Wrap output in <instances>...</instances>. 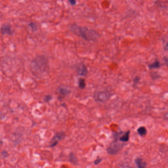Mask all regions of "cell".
Here are the masks:
<instances>
[{
  "label": "cell",
  "instance_id": "cell-1",
  "mask_svg": "<svg viewBox=\"0 0 168 168\" xmlns=\"http://www.w3.org/2000/svg\"><path fill=\"white\" fill-rule=\"evenodd\" d=\"M30 67L35 75H42L46 72L48 68V59L44 56H38L32 60Z\"/></svg>",
  "mask_w": 168,
  "mask_h": 168
},
{
  "label": "cell",
  "instance_id": "cell-2",
  "mask_svg": "<svg viewBox=\"0 0 168 168\" xmlns=\"http://www.w3.org/2000/svg\"><path fill=\"white\" fill-rule=\"evenodd\" d=\"M71 30L73 33L87 41H93L96 40L99 37V34L95 31L86 27L72 25Z\"/></svg>",
  "mask_w": 168,
  "mask_h": 168
},
{
  "label": "cell",
  "instance_id": "cell-3",
  "mask_svg": "<svg viewBox=\"0 0 168 168\" xmlns=\"http://www.w3.org/2000/svg\"><path fill=\"white\" fill-rule=\"evenodd\" d=\"M123 144L119 143L117 140L110 143L108 147L107 151L111 155H115L117 154L123 148Z\"/></svg>",
  "mask_w": 168,
  "mask_h": 168
},
{
  "label": "cell",
  "instance_id": "cell-4",
  "mask_svg": "<svg viewBox=\"0 0 168 168\" xmlns=\"http://www.w3.org/2000/svg\"><path fill=\"white\" fill-rule=\"evenodd\" d=\"M65 133L63 132H60L56 133L54 136L49 143V147L54 148L56 146L59 141L65 138Z\"/></svg>",
  "mask_w": 168,
  "mask_h": 168
},
{
  "label": "cell",
  "instance_id": "cell-5",
  "mask_svg": "<svg viewBox=\"0 0 168 168\" xmlns=\"http://www.w3.org/2000/svg\"><path fill=\"white\" fill-rule=\"evenodd\" d=\"M111 94L107 91H103L96 93L94 96L95 99L96 101L100 102H104L107 101L110 97Z\"/></svg>",
  "mask_w": 168,
  "mask_h": 168
},
{
  "label": "cell",
  "instance_id": "cell-6",
  "mask_svg": "<svg viewBox=\"0 0 168 168\" xmlns=\"http://www.w3.org/2000/svg\"><path fill=\"white\" fill-rule=\"evenodd\" d=\"M0 32L3 35H11L13 33L11 26L8 23H5L1 26L0 28Z\"/></svg>",
  "mask_w": 168,
  "mask_h": 168
},
{
  "label": "cell",
  "instance_id": "cell-7",
  "mask_svg": "<svg viewBox=\"0 0 168 168\" xmlns=\"http://www.w3.org/2000/svg\"><path fill=\"white\" fill-rule=\"evenodd\" d=\"M76 70L78 74L80 76H86L88 73L87 68L83 64L78 65L76 67Z\"/></svg>",
  "mask_w": 168,
  "mask_h": 168
},
{
  "label": "cell",
  "instance_id": "cell-8",
  "mask_svg": "<svg viewBox=\"0 0 168 168\" xmlns=\"http://www.w3.org/2000/svg\"><path fill=\"white\" fill-rule=\"evenodd\" d=\"M135 163L138 168H145L146 164L142 158L137 157L135 159Z\"/></svg>",
  "mask_w": 168,
  "mask_h": 168
},
{
  "label": "cell",
  "instance_id": "cell-9",
  "mask_svg": "<svg viewBox=\"0 0 168 168\" xmlns=\"http://www.w3.org/2000/svg\"><path fill=\"white\" fill-rule=\"evenodd\" d=\"M130 131H127L125 133L122 135L119 139V140L120 142H126L129 141V135H130Z\"/></svg>",
  "mask_w": 168,
  "mask_h": 168
},
{
  "label": "cell",
  "instance_id": "cell-10",
  "mask_svg": "<svg viewBox=\"0 0 168 168\" xmlns=\"http://www.w3.org/2000/svg\"><path fill=\"white\" fill-rule=\"evenodd\" d=\"M69 161L72 163L74 165H77L78 164V160L77 159V157H76L75 154H74L73 153H71L69 154Z\"/></svg>",
  "mask_w": 168,
  "mask_h": 168
},
{
  "label": "cell",
  "instance_id": "cell-11",
  "mask_svg": "<svg viewBox=\"0 0 168 168\" xmlns=\"http://www.w3.org/2000/svg\"><path fill=\"white\" fill-rule=\"evenodd\" d=\"M149 68L151 69H157L161 67V64L160 61L158 60H155L154 62L151 63V64H149Z\"/></svg>",
  "mask_w": 168,
  "mask_h": 168
},
{
  "label": "cell",
  "instance_id": "cell-12",
  "mask_svg": "<svg viewBox=\"0 0 168 168\" xmlns=\"http://www.w3.org/2000/svg\"><path fill=\"white\" fill-rule=\"evenodd\" d=\"M138 134L141 136H144L147 133V129L144 126H141L137 129Z\"/></svg>",
  "mask_w": 168,
  "mask_h": 168
},
{
  "label": "cell",
  "instance_id": "cell-13",
  "mask_svg": "<svg viewBox=\"0 0 168 168\" xmlns=\"http://www.w3.org/2000/svg\"><path fill=\"white\" fill-rule=\"evenodd\" d=\"M58 92L62 95H67L70 92V91L68 89L62 87L59 88Z\"/></svg>",
  "mask_w": 168,
  "mask_h": 168
},
{
  "label": "cell",
  "instance_id": "cell-14",
  "mask_svg": "<svg viewBox=\"0 0 168 168\" xmlns=\"http://www.w3.org/2000/svg\"><path fill=\"white\" fill-rule=\"evenodd\" d=\"M78 86H79V87L80 88V89H84L86 87V82H85V79H82V78L79 79V81H78Z\"/></svg>",
  "mask_w": 168,
  "mask_h": 168
},
{
  "label": "cell",
  "instance_id": "cell-15",
  "mask_svg": "<svg viewBox=\"0 0 168 168\" xmlns=\"http://www.w3.org/2000/svg\"><path fill=\"white\" fill-rule=\"evenodd\" d=\"M52 97L51 96V95H45L44 96L43 100L45 102H48L50 101L52 99Z\"/></svg>",
  "mask_w": 168,
  "mask_h": 168
},
{
  "label": "cell",
  "instance_id": "cell-16",
  "mask_svg": "<svg viewBox=\"0 0 168 168\" xmlns=\"http://www.w3.org/2000/svg\"><path fill=\"white\" fill-rule=\"evenodd\" d=\"M29 26L33 30H36V28H37V26H36V24L34 23V22H31L29 24Z\"/></svg>",
  "mask_w": 168,
  "mask_h": 168
},
{
  "label": "cell",
  "instance_id": "cell-17",
  "mask_svg": "<svg viewBox=\"0 0 168 168\" xmlns=\"http://www.w3.org/2000/svg\"><path fill=\"white\" fill-rule=\"evenodd\" d=\"M163 60V61L165 63V64L167 66H168V57L167 56L164 57Z\"/></svg>",
  "mask_w": 168,
  "mask_h": 168
},
{
  "label": "cell",
  "instance_id": "cell-18",
  "mask_svg": "<svg viewBox=\"0 0 168 168\" xmlns=\"http://www.w3.org/2000/svg\"><path fill=\"white\" fill-rule=\"evenodd\" d=\"M68 1L72 6H75L76 4V0H68Z\"/></svg>",
  "mask_w": 168,
  "mask_h": 168
},
{
  "label": "cell",
  "instance_id": "cell-19",
  "mask_svg": "<svg viewBox=\"0 0 168 168\" xmlns=\"http://www.w3.org/2000/svg\"><path fill=\"white\" fill-rule=\"evenodd\" d=\"M101 161H102V159H100V158L97 159L94 161V165H98L101 162Z\"/></svg>",
  "mask_w": 168,
  "mask_h": 168
},
{
  "label": "cell",
  "instance_id": "cell-20",
  "mask_svg": "<svg viewBox=\"0 0 168 168\" xmlns=\"http://www.w3.org/2000/svg\"><path fill=\"white\" fill-rule=\"evenodd\" d=\"M140 80V78L139 77H136L135 78L134 80V84H136V83H138V82H139Z\"/></svg>",
  "mask_w": 168,
  "mask_h": 168
},
{
  "label": "cell",
  "instance_id": "cell-21",
  "mask_svg": "<svg viewBox=\"0 0 168 168\" xmlns=\"http://www.w3.org/2000/svg\"><path fill=\"white\" fill-rule=\"evenodd\" d=\"M165 50L168 51V42L167 43V44L165 45Z\"/></svg>",
  "mask_w": 168,
  "mask_h": 168
}]
</instances>
